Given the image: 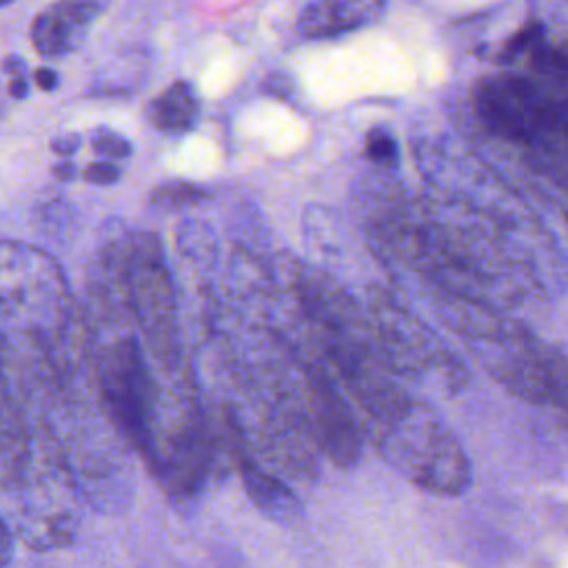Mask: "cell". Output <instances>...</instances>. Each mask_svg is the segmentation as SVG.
Listing matches in <instances>:
<instances>
[{"label": "cell", "mask_w": 568, "mask_h": 568, "mask_svg": "<svg viewBox=\"0 0 568 568\" xmlns=\"http://www.w3.org/2000/svg\"><path fill=\"white\" fill-rule=\"evenodd\" d=\"M149 122L166 135L189 133L200 118V100L189 82H173L146 106Z\"/></svg>", "instance_id": "cell-11"}, {"label": "cell", "mask_w": 568, "mask_h": 568, "mask_svg": "<svg viewBox=\"0 0 568 568\" xmlns=\"http://www.w3.org/2000/svg\"><path fill=\"white\" fill-rule=\"evenodd\" d=\"M304 406L306 424L317 435L320 448L339 466H353L359 457L362 442L351 406L342 399L328 373L313 364L304 362Z\"/></svg>", "instance_id": "cell-7"}, {"label": "cell", "mask_w": 568, "mask_h": 568, "mask_svg": "<svg viewBox=\"0 0 568 568\" xmlns=\"http://www.w3.org/2000/svg\"><path fill=\"white\" fill-rule=\"evenodd\" d=\"M433 304L439 317L464 339L486 373L510 395L548 404L568 393V362L546 346L524 324L479 302L435 288Z\"/></svg>", "instance_id": "cell-1"}, {"label": "cell", "mask_w": 568, "mask_h": 568, "mask_svg": "<svg viewBox=\"0 0 568 568\" xmlns=\"http://www.w3.org/2000/svg\"><path fill=\"white\" fill-rule=\"evenodd\" d=\"M388 0H315L297 22L304 38H335L377 22Z\"/></svg>", "instance_id": "cell-9"}, {"label": "cell", "mask_w": 568, "mask_h": 568, "mask_svg": "<svg viewBox=\"0 0 568 568\" xmlns=\"http://www.w3.org/2000/svg\"><path fill=\"white\" fill-rule=\"evenodd\" d=\"M124 302L135 313L146 348L164 366L178 359V320L171 277L162 257V244L151 233L122 240Z\"/></svg>", "instance_id": "cell-5"}, {"label": "cell", "mask_w": 568, "mask_h": 568, "mask_svg": "<svg viewBox=\"0 0 568 568\" xmlns=\"http://www.w3.org/2000/svg\"><path fill=\"white\" fill-rule=\"evenodd\" d=\"M9 2H11V0H2V4H9Z\"/></svg>", "instance_id": "cell-22"}, {"label": "cell", "mask_w": 568, "mask_h": 568, "mask_svg": "<svg viewBox=\"0 0 568 568\" xmlns=\"http://www.w3.org/2000/svg\"><path fill=\"white\" fill-rule=\"evenodd\" d=\"M82 138L80 133H60L51 140V151H55L58 155H71L80 149Z\"/></svg>", "instance_id": "cell-17"}, {"label": "cell", "mask_w": 568, "mask_h": 568, "mask_svg": "<svg viewBox=\"0 0 568 568\" xmlns=\"http://www.w3.org/2000/svg\"><path fill=\"white\" fill-rule=\"evenodd\" d=\"M33 80H36V84H38L40 89H44V91H51V89L58 87V73H55L53 69H47V67L36 69V71H33Z\"/></svg>", "instance_id": "cell-18"}, {"label": "cell", "mask_w": 568, "mask_h": 568, "mask_svg": "<svg viewBox=\"0 0 568 568\" xmlns=\"http://www.w3.org/2000/svg\"><path fill=\"white\" fill-rule=\"evenodd\" d=\"M209 193L195 184L189 182H169L162 186H155L151 191V204L155 209H180V206H189L195 204L200 200H204Z\"/></svg>", "instance_id": "cell-12"}, {"label": "cell", "mask_w": 568, "mask_h": 568, "mask_svg": "<svg viewBox=\"0 0 568 568\" xmlns=\"http://www.w3.org/2000/svg\"><path fill=\"white\" fill-rule=\"evenodd\" d=\"M2 71L7 78H13V75H27V62L18 55H7L4 62H2Z\"/></svg>", "instance_id": "cell-19"}, {"label": "cell", "mask_w": 568, "mask_h": 568, "mask_svg": "<svg viewBox=\"0 0 568 568\" xmlns=\"http://www.w3.org/2000/svg\"><path fill=\"white\" fill-rule=\"evenodd\" d=\"M98 377L111 419L140 453L151 457L155 388L140 342L124 337L111 344L98 364Z\"/></svg>", "instance_id": "cell-6"}, {"label": "cell", "mask_w": 568, "mask_h": 568, "mask_svg": "<svg viewBox=\"0 0 568 568\" xmlns=\"http://www.w3.org/2000/svg\"><path fill=\"white\" fill-rule=\"evenodd\" d=\"M7 91H9L11 98H18V100L27 98V93H29V80H27V75H13V78H9Z\"/></svg>", "instance_id": "cell-20"}, {"label": "cell", "mask_w": 568, "mask_h": 568, "mask_svg": "<svg viewBox=\"0 0 568 568\" xmlns=\"http://www.w3.org/2000/svg\"><path fill=\"white\" fill-rule=\"evenodd\" d=\"M371 430L382 455L419 488L437 495L466 490L468 457L430 404L410 397L395 413L373 422Z\"/></svg>", "instance_id": "cell-2"}, {"label": "cell", "mask_w": 568, "mask_h": 568, "mask_svg": "<svg viewBox=\"0 0 568 568\" xmlns=\"http://www.w3.org/2000/svg\"><path fill=\"white\" fill-rule=\"evenodd\" d=\"M53 173H55L60 180H71L73 173H75V169H73L71 162H60V164L53 169Z\"/></svg>", "instance_id": "cell-21"}, {"label": "cell", "mask_w": 568, "mask_h": 568, "mask_svg": "<svg viewBox=\"0 0 568 568\" xmlns=\"http://www.w3.org/2000/svg\"><path fill=\"white\" fill-rule=\"evenodd\" d=\"M235 462L248 497L266 517L282 524L300 517V499L295 497L293 490L286 488V484L280 477H275L268 470H262L248 455L235 453Z\"/></svg>", "instance_id": "cell-10"}, {"label": "cell", "mask_w": 568, "mask_h": 568, "mask_svg": "<svg viewBox=\"0 0 568 568\" xmlns=\"http://www.w3.org/2000/svg\"><path fill=\"white\" fill-rule=\"evenodd\" d=\"M106 0H62L47 7L31 24V44L44 58H62L82 47L91 22Z\"/></svg>", "instance_id": "cell-8"}, {"label": "cell", "mask_w": 568, "mask_h": 568, "mask_svg": "<svg viewBox=\"0 0 568 568\" xmlns=\"http://www.w3.org/2000/svg\"><path fill=\"white\" fill-rule=\"evenodd\" d=\"M84 180L91 184L106 186V184H113L120 180V169L111 160H100L84 169Z\"/></svg>", "instance_id": "cell-16"}, {"label": "cell", "mask_w": 568, "mask_h": 568, "mask_svg": "<svg viewBox=\"0 0 568 568\" xmlns=\"http://www.w3.org/2000/svg\"><path fill=\"white\" fill-rule=\"evenodd\" d=\"M91 146L104 160H124L131 155V142L113 129L98 126L91 131Z\"/></svg>", "instance_id": "cell-13"}, {"label": "cell", "mask_w": 568, "mask_h": 568, "mask_svg": "<svg viewBox=\"0 0 568 568\" xmlns=\"http://www.w3.org/2000/svg\"><path fill=\"white\" fill-rule=\"evenodd\" d=\"M537 171L550 178L568 195V146L532 158Z\"/></svg>", "instance_id": "cell-14"}, {"label": "cell", "mask_w": 568, "mask_h": 568, "mask_svg": "<svg viewBox=\"0 0 568 568\" xmlns=\"http://www.w3.org/2000/svg\"><path fill=\"white\" fill-rule=\"evenodd\" d=\"M366 302L377 344L395 373L413 379H433L435 386L450 395L466 386L468 373L459 357L393 293L371 286Z\"/></svg>", "instance_id": "cell-4"}, {"label": "cell", "mask_w": 568, "mask_h": 568, "mask_svg": "<svg viewBox=\"0 0 568 568\" xmlns=\"http://www.w3.org/2000/svg\"><path fill=\"white\" fill-rule=\"evenodd\" d=\"M473 104L490 133L526 146L530 158L568 146V113L548 84L488 75L475 84Z\"/></svg>", "instance_id": "cell-3"}, {"label": "cell", "mask_w": 568, "mask_h": 568, "mask_svg": "<svg viewBox=\"0 0 568 568\" xmlns=\"http://www.w3.org/2000/svg\"><path fill=\"white\" fill-rule=\"evenodd\" d=\"M366 155L375 162H393L397 160V142L386 129H373L366 135Z\"/></svg>", "instance_id": "cell-15"}]
</instances>
